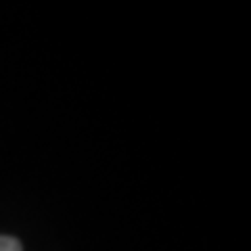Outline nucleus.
<instances>
[{
  "mask_svg": "<svg viewBox=\"0 0 251 251\" xmlns=\"http://www.w3.org/2000/svg\"><path fill=\"white\" fill-rule=\"evenodd\" d=\"M0 251H21V243L13 237H0Z\"/></svg>",
  "mask_w": 251,
  "mask_h": 251,
  "instance_id": "1",
  "label": "nucleus"
}]
</instances>
